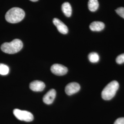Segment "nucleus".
I'll return each instance as SVG.
<instances>
[{
	"instance_id": "nucleus-1",
	"label": "nucleus",
	"mask_w": 124,
	"mask_h": 124,
	"mask_svg": "<svg viewBox=\"0 0 124 124\" xmlns=\"http://www.w3.org/2000/svg\"><path fill=\"white\" fill-rule=\"evenodd\" d=\"M25 17V12L19 8H13L9 10L5 15L7 22L15 23L21 21Z\"/></svg>"
},
{
	"instance_id": "nucleus-2",
	"label": "nucleus",
	"mask_w": 124,
	"mask_h": 124,
	"mask_svg": "<svg viewBox=\"0 0 124 124\" xmlns=\"http://www.w3.org/2000/svg\"><path fill=\"white\" fill-rule=\"evenodd\" d=\"M23 46L22 41L19 39H14L10 42H5L1 46V50L5 53L14 54L20 51Z\"/></svg>"
},
{
	"instance_id": "nucleus-3",
	"label": "nucleus",
	"mask_w": 124,
	"mask_h": 124,
	"mask_svg": "<svg viewBox=\"0 0 124 124\" xmlns=\"http://www.w3.org/2000/svg\"><path fill=\"white\" fill-rule=\"evenodd\" d=\"M119 87V83L114 80L107 85L102 92V98L105 100H111L115 96Z\"/></svg>"
},
{
	"instance_id": "nucleus-4",
	"label": "nucleus",
	"mask_w": 124,
	"mask_h": 124,
	"mask_svg": "<svg viewBox=\"0 0 124 124\" xmlns=\"http://www.w3.org/2000/svg\"><path fill=\"white\" fill-rule=\"evenodd\" d=\"M13 113L15 116L20 120L31 122L34 120L33 115L30 112L15 109L13 110Z\"/></svg>"
},
{
	"instance_id": "nucleus-5",
	"label": "nucleus",
	"mask_w": 124,
	"mask_h": 124,
	"mask_svg": "<svg viewBox=\"0 0 124 124\" xmlns=\"http://www.w3.org/2000/svg\"><path fill=\"white\" fill-rule=\"evenodd\" d=\"M51 70L53 74L58 76L65 75L68 70L66 67L59 64H54L51 68Z\"/></svg>"
},
{
	"instance_id": "nucleus-6",
	"label": "nucleus",
	"mask_w": 124,
	"mask_h": 124,
	"mask_svg": "<svg viewBox=\"0 0 124 124\" xmlns=\"http://www.w3.org/2000/svg\"><path fill=\"white\" fill-rule=\"evenodd\" d=\"M80 85L76 82H71L67 85L65 87V91L68 95L70 96L77 93L80 91Z\"/></svg>"
},
{
	"instance_id": "nucleus-7",
	"label": "nucleus",
	"mask_w": 124,
	"mask_h": 124,
	"mask_svg": "<svg viewBox=\"0 0 124 124\" xmlns=\"http://www.w3.org/2000/svg\"><path fill=\"white\" fill-rule=\"evenodd\" d=\"M54 24L57 28L58 31L62 34H66L68 33V28L66 25L57 18H54L53 19Z\"/></svg>"
},
{
	"instance_id": "nucleus-8",
	"label": "nucleus",
	"mask_w": 124,
	"mask_h": 124,
	"mask_svg": "<svg viewBox=\"0 0 124 124\" xmlns=\"http://www.w3.org/2000/svg\"><path fill=\"white\" fill-rule=\"evenodd\" d=\"M56 96V91L54 89H52L45 95L43 98V101L46 104H51L54 101Z\"/></svg>"
},
{
	"instance_id": "nucleus-9",
	"label": "nucleus",
	"mask_w": 124,
	"mask_h": 124,
	"mask_svg": "<svg viewBox=\"0 0 124 124\" xmlns=\"http://www.w3.org/2000/svg\"><path fill=\"white\" fill-rule=\"evenodd\" d=\"M45 87L44 82L40 80L33 81L30 85V88L34 92H41Z\"/></svg>"
},
{
	"instance_id": "nucleus-10",
	"label": "nucleus",
	"mask_w": 124,
	"mask_h": 124,
	"mask_svg": "<svg viewBox=\"0 0 124 124\" xmlns=\"http://www.w3.org/2000/svg\"><path fill=\"white\" fill-rule=\"evenodd\" d=\"M105 27L103 23L100 21H94L90 25V29L93 31H102Z\"/></svg>"
},
{
	"instance_id": "nucleus-11",
	"label": "nucleus",
	"mask_w": 124,
	"mask_h": 124,
	"mask_svg": "<svg viewBox=\"0 0 124 124\" xmlns=\"http://www.w3.org/2000/svg\"><path fill=\"white\" fill-rule=\"evenodd\" d=\"M62 12L67 17H70L72 14V8L69 2H64L62 6Z\"/></svg>"
},
{
	"instance_id": "nucleus-12",
	"label": "nucleus",
	"mask_w": 124,
	"mask_h": 124,
	"mask_svg": "<svg viewBox=\"0 0 124 124\" xmlns=\"http://www.w3.org/2000/svg\"><path fill=\"white\" fill-rule=\"evenodd\" d=\"M88 6L89 10L91 12L97 11L99 7V3L98 0H89Z\"/></svg>"
},
{
	"instance_id": "nucleus-13",
	"label": "nucleus",
	"mask_w": 124,
	"mask_h": 124,
	"mask_svg": "<svg viewBox=\"0 0 124 124\" xmlns=\"http://www.w3.org/2000/svg\"><path fill=\"white\" fill-rule=\"evenodd\" d=\"M88 58L90 62L93 63H96L99 61V56L98 53L93 52L89 54Z\"/></svg>"
},
{
	"instance_id": "nucleus-14",
	"label": "nucleus",
	"mask_w": 124,
	"mask_h": 124,
	"mask_svg": "<svg viewBox=\"0 0 124 124\" xmlns=\"http://www.w3.org/2000/svg\"><path fill=\"white\" fill-rule=\"evenodd\" d=\"M9 72V68L7 65L0 63V74L1 75H7Z\"/></svg>"
},
{
	"instance_id": "nucleus-15",
	"label": "nucleus",
	"mask_w": 124,
	"mask_h": 124,
	"mask_svg": "<svg viewBox=\"0 0 124 124\" xmlns=\"http://www.w3.org/2000/svg\"><path fill=\"white\" fill-rule=\"evenodd\" d=\"M116 62L118 64H122L124 62V53L119 55L116 59Z\"/></svg>"
},
{
	"instance_id": "nucleus-16",
	"label": "nucleus",
	"mask_w": 124,
	"mask_h": 124,
	"mask_svg": "<svg viewBox=\"0 0 124 124\" xmlns=\"http://www.w3.org/2000/svg\"><path fill=\"white\" fill-rule=\"evenodd\" d=\"M117 13L121 17L124 19V7H120L115 10Z\"/></svg>"
},
{
	"instance_id": "nucleus-17",
	"label": "nucleus",
	"mask_w": 124,
	"mask_h": 124,
	"mask_svg": "<svg viewBox=\"0 0 124 124\" xmlns=\"http://www.w3.org/2000/svg\"><path fill=\"white\" fill-rule=\"evenodd\" d=\"M114 124H124V118H119L116 120Z\"/></svg>"
},
{
	"instance_id": "nucleus-18",
	"label": "nucleus",
	"mask_w": 124,
	"mask_h": 124,
	"mask_svg": "<svg viewBox=\"0 0 124 124\" xmlns=\"http://www.w3.org/2000/svg\"><path fill=\"white\" fill-rule=\"evenodd\" d=\"M31 0L32 1H34V2H35V1H38V0Z\"/></svg>"
}]
</instances>
